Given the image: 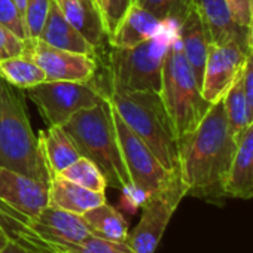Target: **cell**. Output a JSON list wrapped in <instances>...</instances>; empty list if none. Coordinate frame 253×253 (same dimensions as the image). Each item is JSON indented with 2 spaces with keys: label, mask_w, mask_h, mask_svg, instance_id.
<instances>
[{
  "label": "cell",
  "mask_w": 253,
  "mask_h": 253,
  "mask_svg": "<svg viewBox=\"0 0 253 253\" xmlns=\"http://www.w3.org/2000/svg\"><path fill=\"white\" fill-rule=\"evenodd\" d=\"M223 98L213 103L198 126L179 137V167L186 195L222 206L235 154Z\"/></svg>",
  "instance_id": "cell-1"
},
{
  "label": "cell",
  "mask_w": 253,
  "mask_h": 253,
  "mask_svg": "<svg viewBox=\"0 0 253 253\" xmlns=\"http://www.w3.org/2000/svg\"><path fill=\"white\" fill-rule=\"evenodd\" d=\"M104 95L113 110L145 142L164 169L180 173L179 136L160 92L107 88Z\"/></svg>",
  "instance_id": "cell-2"
},
{
  "label": "cell",
  "mask_w": 253,
  "mask_h": 253,
  "mask_svg": "<svg viewBox=\"0 0 253 253\" xmlns=\"http://www.w3.org/2000/svg\"><path fill=\"white\" fill-rule=\"evenodd\" d=\"M61 126L73 140L79 155L100 169L107 186L121 191L133 188L119 146L113 107L107 98L75 113Z\"/></svg>",
  "instance_id": "cell-3"
},
{
  "label": "cell",
  "mask_w": 253,
  "mask_h": 253,
  "mask_svg": "<svg viewBox=\"0 0 253 253\" xmlns=\"http://www.w3.org/2000/svg\"><path fill=\"white\" fill-rule=\"evenodd\" d=\"M0 76V167L49 185L52 176L39 148L23 94Z\"/></svg>",
  "instance_id": "cell-4"
},
{
  "label": "cell",
  "mask_w": 253,
  "mask_h": 253,
  "mask_svg": "<svg viewBox=\"0 0 253 253\" xmlns=\"http://www.w3.org/2000/svg\"><path fill=\"white\" fill-rule=\"evenodd\" d=\"M179 32V24L167 21L166 29L154 39L133 48L107 46L104 49V67L107 88L125 91H161L163 67L169 45Z\"/></svg>",
  "instance_id": "cell-5"
},
{
  "label": "cell",
  "mask_w": 253,
  "mask_h": 253,
  "mask_svg": "<svg viewBox=\"0 0 253 253\" xmlns=\"http://www.w3.org/2000/svg\"><path fill=\"white\" fill-rule=\"evenodd\" d=\"M160 95L179 137L195 130L211 106L203 97L201 88L182 51L179 32L169 45Z\"/></svg>",
  "instance_id": "cell-6"
},
{
  "label": "cell",
  "mask_w": 253,
  "mask_h": 253,
  "mask_svg": "<svg viewBox=\"0 0 253 253\" xmlns=\"http://www.w3.org/2000/svg\"><path fill=\"white\" fill-rule=\"evenodd\" d=\"M23 94L38 106L48 126L63 125L75 113L94 107L106 98L94 79L86 82H43L23 89Z\"/></svg>",
  "instance_id": "cell-7"
},
{
  "label": "cell",
  "mask_w": 253,
  "mask_h": 253,
  "mask_svg": "<svg viewBox=\"0 0 253 253\" xmlns=\"http://www.w3.org/2000/svg\"><path fill=\"white\" fill-rule=\"evenodd\" d=\"M113 116L122 158L136 191H139L148 198L163 191L174 180L182 179L180 173H171L164 169V166L154 155V152L121 119V116L115 110Z\"/></svg>",
  "instance_id": "cell-8"
},
{
  "label": "cell",
  "mask_w": 253,
  "mask_h": 253,
  "mask_svg": "<svg viewBox=\"0 0 253 253\" xmlns=\"http://www.w3.org/2000/svg\"><path fill=\"white\" fill-rule=\"evenodd\" d=\"M183 197H186V189L182 179H177L163 191L146 198L142 206V217L126 238L131 253H155Z\"/></svg>",
  "instance_id": "cell-9"
},
{
  "label": "cell",
  "mask_w": 253,
  "mask_h": 253,
  "mask_svg": "<svg viewBox=\"0 0 253 253\" xmlns=\"http://www.w3.org/2000/svg\"><path fill=\"white\" fill-rule=\"evenodd\" d=\"M249 52L250 49L237 41L209 45L201 94L210 104L222 100L243 73Z\"/></svg>",
  "instance_id": "cell-10"
},
{
  "label": "cell",
  "mask_w": 253,
  "mask_h": 253,
  "mask_svg": "<svg viewBox=\"0 0 253 253\" xmlns=\"http://www.w3.org/2000/svg\"><path fill=\"white\" fill-rule=\"evenodd\" d=\"M26 54H29L43 70L46 82H86L94 78L98 69L95 57L60 49L41 39H26Z\"/></svg>",
  "instance_id": "cell-11"
},
{
  "label": "cell",
  "mask_w": 253,
  "mask_h": 253,
  "mask_svg": "<svg viewBox=\"0 0 253 253\" xmlns=\"http://www.w3.org/2000/svg\"><path fill=\"white\" fill-rule=\"evenodd\" d=\"M30 226L36 235L58 253H66L91 235L82 216L51 206H46L32 219Z\"/></svg>",
  "instance_id": "cell-12"
},
{
  "label": "cell",
  "mask_w": 253,
  "mask_h": 253,
  "mask_svg": "<svg viewBox=\"0 0 253 253\" xmlns=\"http://www.w3.org/2000/svg\"><path fill=\"white\" fill-rule=\"evenodd\" d=\"M49 185L18 171L0 167V200L29 219H35L46 206Z\"/></svg>",
  "instance_id": "cell-13"
},
{
  "label": "cell",
  "mask_w": 253,
  "mask_h": 253,
  "mask_svg": "<svg viewBox=\"0 0 253 253\" xmlns=\"http://www.w3.org/2000/svg\"><path fill=\"white\" fill-rule=\"evenodd\" d=\"M66 20L94 46L97 55L109 46V33L97 0H57Z\"/></svg>",
  "instance_id": "cell-14"
},
{
  "label": "cell",
  "mask_w": 253,
  "mask_h": 253,
  "mask_svg": "<svg viewBox=\"0 0 253 253\" xmlns=\"http://www.w3.org/2000/svg\"><path fill=\"white\" fill-rule=\"evenodd\" d=\"M192 8L198 12L210 43L237 41L249 48V30L238 27L231 18L226 0H192Z\"/></svg>",
  "instance_id": "cell-15"
},
{
  "label": "cell",
  "mask_w": 253,
  "mask_h": 253,
  "mask_svg": "<svg viewBox=\"0 0 253 253\" xmlns=\"http://www.w3.org/2000/svg\"><path fill=\"white\" fill-rule=\"evenodd\" d=\"M167 21L158 20L149 11L133 3L125 12L115 33L109 38L110 46L133 48L149 39L157 38L164 29Z\"/></svg>",
  "instance_id": "cell-16"
},
{
  "label": "cell",
  "mask_w": 253,
  "mask_h": 253,
  "mask_svg": "<svg viewBox=\"0 0 253 253\" xmlns=\"http://www.w3.org/2000/svg\"><path fill=\"white\" fill-rule=\"evenodd\" d=\"M228 198H253V122L237 140L235 154L226 183Z\"/></svg>",
  "instance_id": "cell-17"
},
{
  "label": "cell",
  "mask_w": 253,
  "mask_h": 253,
  "mask_svg": "<svg viewBox=\"0 0 253 253\" xmlns=\"http://www.w3.org/2000/svg\"><path fill=\"white\" fill-rule=\"evenodd\" d=\"M39 39L51 46L66 49L70 52L91 55L97 58V52L94 46L89 45L82 38V35L66 20L64 14L61 12L57 3V0H51L48 17H46V21L43 24Z\"/></svg>",
  "instance_id": "cell-18"
},
{
  "label": "cell",
  "mask_w": 253,
  "mask_h": 253,
  "mask_svg": "<svg viewBox=\"0 0 253 253\" xmlns=\"http://www.w3.org/2000/svg\"><path fill=\"white\" fill-rule=\"evenodd\" d=\"M106 203L104 192L89 191L61 176H52L49 182L48 206L82 216L85 211Z\"/></svg>",
  "instance_id": "cell-19"
},
{
  "label": "cell",
  "mask_w": 253,
  "mask_h": 253,
  "mask_svg": "<svg viewBox=\"0 0 253 253\" xmlns=\"http://www.w3.org/2000/svg\"><path fill=\"white\" fill-rule=\"evenodd\" d=\"M179 38L182 43V51L201 88L210 38L198 12L194 8L189 11L186 18L179 26Z\"/></svg>",
  "instance_id": "cell-20"
},
{
  "label": "cell",
  "mask_w": 253,
  "mask_h": 253,
  "mask_svg": "<svg viewBox=\"0 0 253 253\" xmlns=\"http://www.w3.org/2000/svg\"><path fill=\"white\" fill-rule=\"evenodd\" d=\"M38 140L51 176L60 174L64 169L81 158L73 140L61 125H51L46 130H42Z\"/></svg>",
  "instance_id": "cell-21"
},
{
  "label": "cell",
  "mask_w": 253,
  "mask_h": 253,
  "mask_svg": "<svg viewBox=\"0 0 253 253\" xmlns=\"http://www.w3.org/2000/svg\"><path fill=\"white\" fill-rule=\"evenodd\" d=\"M82 219L91 235L110 240L126 241L128 238V223L125 217L110 204L103 203L82 214Z\"/></svg>",
  "instance_id": "cell-22"
},
{
  "label": "cell",
  "mask_w": 253,
  "mask_h": 253,
  "mask_svg": "<svg viewBox=\"0 0 253 253\" xmlns=\"http://www.w3.org/2000/svg\"><path fill=\"white\" fill-rule=\"evenodd\" d=\"M29 217L14 210L8 204L0 200V232L8 235L11 240L18 241L30 249H35L41 253H58L49 244H46L30 226Z\"/></svg>",
  "instance_id": "cell-23"
},
{
  "label": "cell",
  "mask_w": 253,
  "mask_h": 253,
  "mask_svg": "<svg viewBox=\"0 0 253 253\" xmlns=\"http://www.w3.org/2000/svg\"><path fill=\"white\" fill-rule=\"evenodd\" d=\"M0 76L18 89L33 88L46 82L43 70L29 54L0 61Z\"/></svg>",
  "instance_id": "cell-24"
},
{
  "label": "cell",
  "mask_w": 253,
  "mask_h": 253,
  "mask_svg": "<svg viewBox=\"0 0 253 253\" xmlns=\"http://www.w3.org/2000/svg\"><path fill=\"white\" fill-rule=\"evenodd\" d=\"M223 106L228 119L229 130L235 140L243 134V131L250 125V112L243 86V73L237 78L234 85L223 95Z\"/></svg>",
  "instance_id": "cell-25"
},
{
  "label": "cell",
  "mask_w": 253,
  "mask_h": 253,
  "mask_svg": "<svg viewBox=\"0 0 253 253\" xmlns=\"http://www.w3.org/2000/svg\"><path fill=\"white\" fill-rule=\"evenodd\" d=\"M57 176H61L79 186L95 192H106L107 188V182L100 169L85 157L78 158L73 164H70Z\"/></svg>",
  "instance_id": "cell-26"
},
{
  "label": "cell",
  "mask_w": 253,
  "mask_h": 253,
  "mask_svg": "<svg viewBox=\"0 0 253 253\" xmlns=\"http://www.w3.org/2000/svg\"><path fill=\"white\" fill-rule=\"evenodd\" d=\"M134 3L161 21H171L180 26L192 9V0H134Z\"/></svg>",
  "instance_id": "cell-27"
},
{
  "label": "cell",
  "mask_w": 253,
  "mask_h": 253,
  "mask_svg": "<svg viewBox=\"0 0 253 253\" xmlns=\"http://www.w3.org/2000/svg\"><path fill=\"white\" fill-rule=\"evenodd\" d=\"M49 5L51 0H27L26 14L23 20L27 39H39L48 17Z\"/></svg>",
  "instance_id": "cell-28"
},
{
  "label": "cell",
  "mask_w": 253,
  "mask_h": 253,
  "mask_svg": "<svg viewBox=\"0 0 253 253\" xmlns=\"http://www.w3.org/2000/svg\"><path fill=\"white\" fill-rule=\"evenodd\" d=\"M66 253H131L126 241H110L94 235L86 237L82 243Z\"/></svg>",
  "instance_id": "cell-29"
},
{
  "label": "cell",
  "mask_w": 253,
  "mask_h": 253,
  "mask_svg": "<svg viewBox=\"0 0 253 253\" xmlns=\"http://www.w3.org/2000/svg\"><path fill=\"white\" fill-rule=\"evenodd\" d=\"M133 3H134V0H98L109 38L115 33L122 17L130 9Z\"/></svg>",
  "instance_id": "cell-30"
},
{
  "label": "cell",
  "mask_w": 253,
  "mask_h": 253,
  "mask_svg": "<svg viewBox=\"0 0 253 253\" xmlns=\"http://www.w3.org/2000/svg\"><path fill=\"white\" fill-rule=\"evenodd\" d=\"M26 54V39L0 23V61Z\"/></svg>",
  "instance_id": "cell-31"
},
{
  "label": "cell",
  "mask_w": 253,
  "mask_h": 253,
  "mask_svg": "<svg viewBox=\"0 0 253 253\" xmlns=\"http://www.w3.org/2000/svg\"><path fill=\"white\" fill-rule=\"evenodd\" d=\"M0 23L11 29L21 39H27L24 23L15 8L14 0H0Z\"/></svg>",
  "instance_id": "cell-32"
},
{
  "label": "cell",
  "mask_w": 253,
  "mask_h": 253,
  "mask_svg": "<svg viewBox=\"0 0 253 253\" xmlns=\"http://www.w3.org/2000/svg\"><path fill=\"white\" fill-rule=\"evenodd\" d=\"M226 5L234 23L249 30L253 15V0H226Z\"/></svg>",
  "instance_id": "cell-33"
},
{
  "label": "cell",
  "mask_w": 253,
  "mask_h": 253,
  "mask_svg": "<svg viewBox=\"0 0 253 253\" xmlns=\"http://www.w3.org/2000/svg\"><path fill=\"white\" fill-rule=\"evenodd\" d=\"M243 86H244V94H246V100L249 104L250 119L253 122V52L252 51L249 52L246 66L243 69Z\"/></svg>",
  "instance_id": "cell-34"
},
{
  "label": "cell",
  "mask_w": 253,
  "mask_h": 253,
  "mask_svg": "<svg viewBox=\"0 0 253 253\" xmlns=\"http://www.w3.org/2000/svg\"><path fill=\"white\" fill-rule=\"evenodd\" d=\"M0 253H41L35 249H30L18 241H14V240H9L8 244L0 250Z\"/></svg>",
  "instance_id": "cell-35"
},
{
  "label": "cell",
  "mask_w": 253,
  "mask_h": 253,
  "mask_svg": "<svg viewBox=\"0 0 253 253\" xmlns=\"http://www.w3.org/2000/svg\"><path fill=\"white\" fill-rule=\"evenodd\" d=\"M15 8L21 17V20H24V14H26V6H27V0H14Z\"/></svg>",
  "instance_id": "cell-36"
},
{
  "label": "cell",
  "mask_w": 253,
  "mask_h": 253,
  "mask_svg": "<svg viewBox=\"0 0 253 253\" xmlns=\"http://www.w3.org/2000/svg\"><path fill=\"white\" fill-rule=\"evenodd\" d=\"M249 46H250V51L253 52V15H252V21L249 27Z\"/></svg>",
  "instance_id": "cell-37"
},
{
  "label": "cell",
  "mask_w": 253,
  "mask_h": 253,
  "mask_svg": "<svg viewBox=\"0 0 253 253\" xmlns=\"http://www.w3.org/2000/svg\"><path fill=\"white\" fill-rule=\"evenodd\" d=\"M11 238L8 237V235H5V234H2L0 232V250H2L6 244H8V241H9Z\"/></svg>",
  "instance_id": "cell-38"
},
{
  "label": "cell",
  "mask_w": 253,
  "mask_h": 253,
  "mask_svg": "<svg viewBox=\"0 0 253 253\" xmlns=\"http://www.w3.org/2000/svg\"><path fill=\"white\" fill-rule=\"evenodd\" d=\"M97 2H98V0H97Z\"/></svg>",
  "instance_id": "cell-39"
}]
</instances>
